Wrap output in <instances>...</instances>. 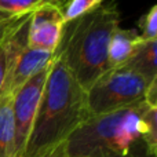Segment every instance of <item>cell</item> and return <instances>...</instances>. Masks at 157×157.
<instances>
[{
    "label": "cell",
    "mask_w": 157,
    "mask_h": 157,
    "mask_svg": "<svg viewBox=\"0 0 157 157\" xmlns=\"http://www.w3.org/2000/svg\"><path fill=\"white\" fill-rule=\"evenodd\" d=\"M61 150L66 157H157V108L141 101L91 116Z\"/></svg>",
    "instance_id": "cell-1"
},
{
    "label": "cell",
    "mask_w": 157,
    "mask_h": 157,
    "mask_svg": "<svg viewBox=\"0 0 157 157\" xmlns=\"http://www.w3.org/2000/svg\"><path fill=\"white\" fill-rule=\"evenodd\" d=\"M90 117L87 91L75 78L63 58L55 52L22 157L52 155Z\"/></svg>",
    "instance_id": "cell-2"
},
{
    "label": "cell",
    "mask_w": 157,
    "mask_h": 157,
    "mask_svg": "<svg viewBox=\"0 0 157 157\" xmlns=\"http://www.w3.org/2000/svg\"><path fill=\"white\" fill-rule=\"evenodd\" d=\"M120 28V13L114 2L101 4L91 13L68 22L57 54L84 90H88L109 69L108 46Z\"/></svg>",
    "instance_id": "cell-3"
},
{
    "label": "cell",
    "mask_w": 157,
    "mask_h": 157,
    "mask_svg": "<svg viewBox=\"0 0 157 157\" xmlns=\"http://www.w3.org/2000/svg\"><path fill=\"white\" fill-rule=\"evenodd\" d=\"M152 81L127 66L108 71L87 90L90 116L121 110L144 101Z\"/></svg>",
    "instance_id": "cell-4"
},
{
    "label": "cell",
    "mask_w": 157,
    "mask_h": 157,
    "mask_svg": "<svg viewBox=\"0 0 157 157\" xmlns=\"http://www.w3.org/2000/svg\"><path fill=\"white\" fill-rule=\"evenodd\" d=\"M51 65L41 69L30 80H28L13 97V114L15 125V145L17 156L22 157L33 127L37 108L40 103L46 81L48 78Z\"/></svg>",
    "instance_id": "cell-5"
},
{
    "label": "cell",
    "mask_w": 157,
    "mask_h": 157,
    "mask_svg": "<svg viewBox=\"0 0 157 157\" xmlns=\"http://www.w3.org/2000/svg\"><path fill=\"white\" fill-rule=\"evenodd\" d=\"M61 4H48L30 14L28 47L57 52L65 29Z\"/></svg>",
    "instance_id": "cell-6"
},
{
    "label": "cell",
    "mask_w": 157,
    "mask_h": 157,
    "mask_svg": "<svg viewBox=\"0 0 157 157\" xmlns=\"http://www.w3.org/2000/svg\"><path fill=\"white\" fill-rule=\"evenodd\" d=\"M54 58H55V52L26 47L21 52L18 59H17L13 73H11V76L4 87L3 95L6 94L14 95L28 80H30L41 69L48 66L54 61Z\"/></svg>",
    "instance_id": "cell-7"
},
{
    "label": "cell",
    "mask_w": 157,
    "mask_h": 157,
    "mask_svg": "<svg viewBox=\"0 0 157 157\" xmlns=\"http://www.w3.org/2000/svg\"><path fill=\"white\" fill-rule=\"evenodd\" d=\"M30 15L18 26V29L0 46V97L14 71L17 59L28 47V25Z\"/></svg>",
    "instance_id": "cell-8"
},
{
    "label": "cell",
    "mask_w": 157,
    "mask_h": 157,
    "mask_svg": "<svg viewBox=\"0 0 157 157\" xmlns=\"http://www.w3.org/2000/svg\"><path fill=\"white\" fill-rule=\"evenodd\" d=\"M142 41L139 33L135 29L117 28L112 35L108 46V63L109 69L124 66L134 55L136 47Z\"/></svg>",
    "instance_id": "cell-9"
},
{
    "label": "cell",
    "mask_w": 157,
    "mask_h": 157,
    "mask_svg": "<svg viewBox=\"0 0 157 157\" xmlns=\"http://www.w3.org/2000/svg\"><path fill=\"white\" fill-rule=\"evenodd\" d=\"M13 97H0V157H18L15 145V125L13 114Z\"/></svg>",
    "instance_id": "cell-10"
},
{
    "label": "cell",
    "mask_w": 157,
    "mask_h": 157,
    "mask_svg": "<svg viewBox=\"0 0 157 157\" xmlns=\"http://www.w3.org/2000/svg\"><path fill=\"white\" fill-rule=\"evenodd\" d=\"M157 40H142L136 47L134 55L124 66L135 71L146 80L157 78Z\"/></svg>",
    "instance_id": "cell-11"
},
{
    "label": "cell",
    "mask_w": 157,
    "mask_h": 157,
    "mask_svg": "<svg viewBox=\"0 0 157 157\" xmlns=\"http://www.w3.org/2000/svg\"><path fill=\"white\" fill-rule=\"evenodd\" d=\"M62 0H0V13L22 17L48 4H61Z\"/></svg>",
    "instance_id": "cell-12"
},
{
    "label": "cell",
    "mask_w": 157,
    "mask_h": 157,
    "mask_svg": "<svg viewBox=\"0 0 157 157\" xmlns=\"http://www.w3.org/2000/svg\"><path fill=\"white\" fill-rule=\"evenodd\" d=\"M103 3V0H66L61 4L62 15L65 22H72L86 14L91 13L92 10L98 8Z\"/></svg>",
    "instance_id": "cell-13"
},
{
    "label": "cell",
    "mask_w": 157,
    "mask_h": 157,
    "mask_svg": "<svg viewBox=\"0 0 157 157\" xmlns=\"http://www.w3.org/2000/svg\"><path fill=\"white\" fill-rule=\"evenodd\" d=\"M139 36L142 40H157V6H152L139 19Z\"/></svg>",
    "instance_id": "cell-14"
},
{
    "label": "cell",
    "mask_w": 157,
    "mask_h": 157,
    "mask_svg": "<svg viewBox=\"0 0 157 157\" xmlns=\"http://www.w3.org/2000/svg\"><path fill=\"white\" fill-rule=\"evenodd\" d=\"M28 15H22V17H14V15H8V14L0 13V46L18 29V26L29 17Z\"/></svg>",
    "instance_id": "cell-15"
},
{
    "label": "cell",
    "mask_w": 157,
    "mask_h": 157,
    "mask_svg": "<svg viewBox=\"0 0 157 157\" xmlns=\"http://www.w3.org/2000/svg\"><path fill=\"white\" fill-rule=\"evenodd\" d=\"M46 157H66L65 155H63V153H62V150H57V152H54V153H52V155H50V156H46Z\"/></svg>",
    "instance_id": "cell-16"
}]
</instances>
